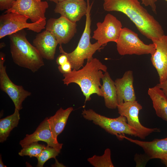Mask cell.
<instances>
[{
	"mask_svg": "<svg viewBox=\"0 0 167 167\" xmlns=\"http://www.w3.org/2000/svg\"><path fill=\"white\" fill-rule=\"evenodd\" d=\"M104 9L126 15L143 35L152 41L164 35L160 23L142 6L138 0H103Z\"/></svg>",
	"mask_w": 167,
	"mask_h": 167,
	"instance_id": "1",
	"label": "cell"
},
{
	"mask_svg": "<svg viewBox=\"0 0 167 167\" xmlns=\"http://www.w3.org/2000/svg\"><path fill=\"white\" fill-rule=\"evenodd\" d=\"M107 68L98 59L93 58L81 69H73L70 72L63 74L62 80L64 84L68 86L71 83L78 84L85 97V103L91 99V96L94 94L102 96L100 89L101 79L103 77V71H107Z\"/></svg>",
	"mask_w": 167,
	"mask_h": 167,
	"instance_id": "2",
	"label": "cell"
},
{
	"mask_svg": "<svg viewBox=\"0 0 167 167\" xmlns=\"http://www.w3.org/2000/svg\"><path fill=\"white\" fill-rule=\"evenodd\" d=\"M26 36L23 30L9 36L11 56L16 64L34 73L44 65L43 58Z\"/></svg>",
	"mask_w": 167,
	"mask_h": 167,
	"instance_id": "3",
	"label": "cell"
},
{
	"mask_svg": "<svg viewBox=\"0 0 167 167\" xmlns=\"http://www.w3.org/2000/svg\"><path fill=\"white\" fill-rule=\"evenodd\" d=\"M87 10L86 15V22L84 32L75 49L72 52L67 53L63 49L62 45L59 49L61 54H65L73 69L78 70L83 67L84 60L89 62L93 58V55L97 50L102 47L97 41L92 44L90 42L91 20L90 12L92 3L90 5L89 0H87Z\"/></svg>",
	"mask_w": 167,
	"mask_h": 167,
	"instance_id": "4",
	"label": "cell"
},
{
	"mask_svg": "<svg viewBox=\"0 0 167 167\" xmlns=\"http://www.w3.org/2000/svg\"><path fill=\"white\" fill-rule=\"evenodd\" d=\"M82 114L84 118L92 121L108 133L115 135L119 140L125 134L138 137L136 130L128 123L126 118L120 115L115 118H111L100 115L91 109H84Z\"/></svg>",
	"mask_w": 167,
	"mask_h": 167,
	"instance_id": "5",
	"label": "cell"
},
{
	"mask_svg": "<svg viewBox=\"0 0 167 167\" xmlns=\"http://www.w3.org/2000/svg\"><path fill=\"white\" fill-rule=\"evenodd\" d=\"M28 17L18 13H4L0 16V39L26 28L39 33L45 28L46 19L28 23Z\"/></svg>",
	"mask_w": 167,
	"mask_h": 167,
	"instance_id": "6",
	"label": "cell"
},
{
	"mask_svg": "<svg viewBox=\"0 0 167 167\" xmlns=\"http://www.w3.org/2000/svg\"><path fill=\"white\" fill-rule=\"evenodd\" d=\"M117 49L121 55L153 54L155 52V44H145L138 34L127 28H122L116 42Z\"/></svg>",
	"mask_w": 167,
	"mask_h": 167,
	"instance_id": "7",
	"label": "cell"
},
{
	"mask_svg": "<svg viewBox=\"0 0 167 167\" xmlns=\"http://www.w3.org/2000/svg\"><path fill=\"white\" fill-rule=\"evenodd\" d=\"M5 55L0 53V88L5 92L13 101L15 109L20 110L22 109V103L31 92L25 90L23 87L17 85L10 79L6 71V66L4 65Z\"/></svg>",
	"mask_w": 167,
	"mask_h": 167,
	"instance_id": "8",
	"label": "cell"
},
{
	"mask_svg": "<svg viewBox=\"0 0 167 167\" xmlns=\"http://www.w3.org/2000/svg\"><path fill=\"white\" fill-rule=\"evenodd\" d=\"M117 108L119 114L126 118L128 124L136 130L138 137L141 139H144L153 132L161 131L159 128H148L142 125L139 120V114L142 107L136 100L118 105Z\"/></svg>",
	"mask_w": 167,
	"mask_h": 167,
	"instance_id": "9",
	"label": "cell"
},
{
	"mask_svg": "<svg viewBox=\"0 0 167 167\" xmlns=\"http://www.w3.org/2000/svg\"><path fill=\"white\" fill-rule=\"evenodd\" d=\"M96 25L92 38L101 46H105L109 42H116L122 28L121 21L109 13L105 16L102 22L97 23Z\"/></svg>",
	"mask_w": 167,
	"mask_h": 167,
	"instance_id": "10",
	"label": "cell"
},
{
	"mask_svg": "<svg viewBox=\"0 0 167 167\" xmlns=\"http://www.w3.org/2000/svg\"><path fill=\"white\" fill-rule=\"evenodd\" d=\"M49 7L47 2L41 0H16L4 13L13 12L25 15L32 22L46 19L45 14Z\"/></svg>",
	"mask_w": 167,
	"mask_h": 167,
	"instance_id": "11",
	"label": "cell"
},
{
	"mask_svg": "<svg viewBox=\"0 0 167 167\" xmlns=\"http://www.w3.org/2000/svg\"><path fill=\"white\" fill-rule=\"evenodd\" d=\"M77 24L65 17L61 16L58 18H51L46 22L45 30L54 36L58 44L68 43L77 32Z\"/></svg>",
	"mask_w": 167,
	"mask_h": 167,
	"instance_id": "12",
	"label": "cell"
},
{
	"mask_svg": "<svg viewBox=\"0 0 167 167\" xmlns=\"http://www.w3.org/2000/svg\"><path fill=\"white\" fill-rule=\"evenodd\" d=\"M48 118H46L34 132L30 135L27 134L25 137L20 141L19 144L22 148L33 142L42 141L46 142L47 146L60 152L63 144L59 143L54 137Z\"/></svg>",
	"mask_w": 167,
	"mask_h": 167,
	"instance_id": "13",
	"label": "cell"
},
{
	"mask_svg": "<svg viewBox=\"0 0 167 167\" xmlns=\"http://www.w3.org/2000/svg\"><path fill=\"white\" fill-rule=\"evenodd\" d=\"M87 8V2L84 0H65L56 4L54 11L76 23L86 15Z\"/></svg>",
	"mask_w": 167,
	"mask_h": 167,
	"instance_id": "14",
	"label": "cell"
},
{
	"mask_svg": "<svg viewBox=\"0 0 167 167\" xmlns=\"http://www.w3.org/2000/svg\"><path fill=\"white\" fill-rule=\"evenodd\" d=\"M152 43L156 50L151 55V60L158 75L159 82L162 83L167 79V36L164 35Z\"/></svg>",
	"mask_w": 167,
	"mask_h": 167,
	"instance_id": "15",
	"label": "cell"
},
{
	"mask_svg": "<svg viewBox=\"0 0 167 167\" xmlns=\"http://www.w3.org/2000/svg\"><path fill=\"white\" fill-rule=\"evenodd\" d=\"M122 137L123 139H125L142 148L151 159H167V137L162 139H155L151 141L133 139L126 136L125 135Z\"/></svg>",
	"mask_w": 167,
	"mask_h": 167,
	"instance_id": "16",
	"label": "cell"
},
{
	"mask_svg": "<svg viewBox=\"0 0 167 167\" xmlns=\"http://www.w3.org/2000/svg\"><path fill=\"white\" fill-rule=\"evenodd\" d=\"M33 44L43 58L48 60L54 59L58 43L49 31L45 30L37 34L33 41Z\"/></svg>",
	"mask_w": 167,
	"mask_h": 167,
	"instance_id": "17",
	"label": "cell"
},
{
	"mask_svg": "<svg viewBox=\"0 0 167 167\" xmlns=\"http://www.w3.org/2000/svg\"><path fill=\"white\" fill-rule=\"evenodd\" d=\"M133 82V71L131 70L126 71L122 77L115 80L118 105L136 100Z\"/></svg>",
	"mask_w": 167,
	"mask_h": 167,
	"instance_id": "18",
	"label": "cell"
},
{
	"mask_svg": "<svg viewBox=\"0 0 167 167\" xmlns=\"http://www.w3.org/2000/svg\"><path fill=\"white\" fill-rule=\"evenodd\" d=\"M101 79L102 84L100 87L105 106L109 109H114L118 105L117 89L114 81L107 71L105 72Z\"/></svg>",
	"mask_w": 167,
	"mask_h": 167,
	"instance_id": "19",
	"label": "cell"
},
{
	"mask_svg": "<svg viewBox=\"0 0 167 167\" xmlns=\"http://www.w3.org/2000/svg\"><path fill=\"white\" fill-rule=\"evenodd\" d=\"M148 93L157 116L167 122V97L156 86L149 88Z\"/></svg>",
	"mask_w": 167,
	"mask_h": 167,
	"instance_id": "20",
	"label": "cell"
},
{
	"mask_svg": "<svg viewBox=\"0 0 167 167\" xmlns=\"http://www.w3.org/2000/svg\"><path fill=\"white\" fill-rule=\"evenodd\" d=\"M72 107L66 109L60 108L55 114L48 118L49 122L54 137L57 140V137L63 131L68 117L73 111Z\"/></svg>",
	"mask_w": 167,
	"mask_h": 167,
	"instance_id": "21",
	"label": "cell"
},
{
	"mask_svg": "<svg viewBox=\"0 0 167 167\" xmlns=\"http://www.w3.org/2000/svg\"><path fill=\"white\" fill-rule=\"evenodd\" d=\"M18 110L15 109L12 114L0 120V142L5 141L11 131L17 127L20 119V115Z\"/></svg>",
	"mask_w": 167,
	"mask_h": 167,
	"instance_id": "22",
	"label": "cell"
},
{
	"mask_svg": "<svg viewBox=\"0 0 167 167\" xmlns=\"http://www.w3.org/2000/svg\"><path fill=\"white\" fill-rule=\"evenodd\" d=\"M88 161L95 167H113L111 159V152L109 148L105 149L104 154L95 155L88 159Z\"/></svg>",
	"mask_w": 167,
	"mask_h": 167,
	"instance_id": "23",
	"label": "cell"
},
{
	"mask_svg": "<svg viewBox=\"0 0 167 167\" xmlns=\"http://www.w3.org/2000/svg\"><path fill=\"white\" fill-rule=\"evenodd\" d=\"M45 147L44 144H39L38 142H34L23 148L18 154L21 156H28L30 157L37 158Z\"/></svg>",
	"mask_w": 167,
	"mask_h": 167,
	"instance_id": "24",
	"label": "cell"
},
{
	"mask_svg": "<svg viewBox=\"0 0 167 167\" xmlns=\"http://www.w3.org/2000/svg\"><path fill=\"white\" fill-rule=\"evenodd\" d=\"M60 152L54 148L47 145L37 158L38 162L36 167H43L45 163L49 159H55Z\"/></svg>",
	"mask_w": 167,
	"mask_h": 167,
	"instance_id": "25",
	"label": "cell"
},
{
	"mask_svg": "<svg viewBox=\"0 0 167 167\" xmlns=\"http://www.w3.org/2000/svg\"><path fill=\"white\" fill-rule=\"evenodd\" d=\"M151 159L146 154L136 153L134 156V160L136 163V167H145L147 163Z\"/></svg>",
	"mask_w": 167,
	"mask_h": 167,
	"instance_id": "26",
	"label": "cell"
},
{
	"mask_svg": "<svg viewBox=\"0 0 167 167\" xmlns=\"http://www.w3.org/2000/svg\"><path fill=\"white\" fill-rule=\"evenodd\" d=\"M58 68L59 71L63 74L70 72L72 69L71 64L68 61L62 65L59 66Z\"/></svg>",
	"mask_w": 167,
	"mask_h": 167,
	"instance_id": "27",
	"label": "cell"
},
{
	"mask_svg": "<svg viewBox=\"0 0 167 167\" xmlns=\"http://www.w3.org/2000/svg\"><path fill=\"white\" fill-rule=\"evenodd\" d=\"M16 0H0V10L2 11L10 9Z\"/></svg>",
	"mask_w": 167,
	"mask_h": 167,
	"instance_id": "28",
	"label": "cell"
},
{
	"mask_svg": "<svg viewBox=\"0 0 167 167\" xmlns=\"http://www.w3.org/2000/svg\"><path fill=\"white\" fill-rule=\"evenodd\" d=\"M142 4L145 6H150L152 11L156 14V2L157 0H141Z\"/></svg>",
	"mask_w": 167,
	"mask_h": 167,
	"instance_id": "29",
	"label": "cell"
},
{
	"mask_svg": "<svg viewBox=\"0 0 167 167\" xmlns=\"http://www.w3.org/2000/svg\"><path fill=\"white\" fill-rule=\"evenodd\" d=\"M68 61L67 57L63 54H62L59 55L57 58L56 60V63L59 66L62 65Z\"/></svg>",
	"mask_w": 167,
	"mask_h": 167,
	"instance_id": "30",
	"label": "cell"
},
{
	"mask_svg": "<svg viewBox=\"0 0 167 167\" xmlns=\"http://www.w3.org/2000/svg\"><path fill=\"white\" fill-rule=\"evenodd\" d=\"M156 86L161 89L167 97V79L164 81L158 84Z\"/></svg>",
	"mask_w": 167,
	"mask_h": 167,
	"instance_id": "31",
	"label": "cell"
},
{
	"mask_svg": "<svg viewBox=\"0 0 167 167\" xmlns=\"http://www.w3.org/2000/svg\"><path fill=\"white\" fill-rule=\"evenodd\" d=\"M0 167H6V166L5 165L2 160L1 155L0 156Z\"/></svg>",
	"mask_w": 167,
	"mask_h": 167,
	"instance_id": "32",
	"label": "cell"
},
{
	"mask_svg": "<svg viewBox=\"0 0 167 167\" xmlns=\"http://www.w3.org/2000/svg\"><path fill=\"white\" fill-rule=\"evenodd\" d=\"M162 163L167 167V159L161 160Z\"/></svg>",
	"mask_w": 167,
	"mask_h": 167,
	"instance_id": "33",
	"label": "cell"
},
{
	"mask_svg": "<svg viewBox=\"0 0 167 167\" xmlns=\"http://www.w3.org/2000/svg\"><path fill=\"white\" fill-rule=\"evenodd\" d=\"M5 46V44L4 42H2L0 43V49H2Z\"/></svg>",
	"mask_w": 167,
	"mask_h": 167,
	"instance_id": "34",
	"label": "cell"
},
{
	"mask_svg": "<svg viewBox=\"0 0 167 167\" xmlns=\"http://www.w3.org/2000/svg\"><path fill=\"white\" fill-rule=\"evenodd\" d=\"M51 2H53L55 3L56 4L58 2V0H48Z\"/></svg>",
	"mask_w": 167,
	"mask_h": 167,
	"instance_id": "35",
	"label": "cell"
},
{
	"mask_svg": "<svg viewBox=\"0 0 167 167\" xmlns=\"http://www.w3.org/2000/svg\"><path fill=\"white\" fill-rule=\"evenodd\" d=\"M65 0H58V2H59L62 1H65Z\"/></svg>",
	"mask_w": 167,
	"mask_h": 167,
	"instance_id": "36",
	"label": "cell"
},
{
	"mask_svg": "<svg viewBox=\"0 0 167 167\" xmlns=\"http://www.w3.org/2000/svg\"><path fill=\"white\" fill-rule=\"evenodd\" d=\"M165 1H166L167 2V0H164Z\"/></svg>",
	"mask_w": 167,
	"mask_h": 167,
	"instance_id": "37",
	"label": "cell"
}]
</instances>
